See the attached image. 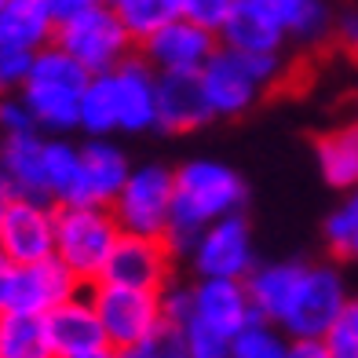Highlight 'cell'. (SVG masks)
Wrapping results in <instances>:
<instances>
[{
  "instance_id": "cell-1",
  "label": "cell",
  "mask_w": 358,
  "mask_h": 358,
  "mask_svg": "<svg viewBox=\"0 0 358 358\" xmlns=\"http://www.w3.org/2000/svg\"><path fill=\"white\" fill-rule=\"evenodd\" d=\"M241 205H245V183L231 165L205 157L187 161L183 169H176V198L165 241L176 252H187L208 223L238 213Z\"/></svg>"
},
{
  "instance_id": "cell-2",
  "label": "cell",
  "mask_w": 358,
  "mask_h": 358,
  "mask_svg": "<svg viewBox=\"0 0 358 358\" xmlns=\"http://www.w3.org/2000/svg\"><path fill=\"white\" fill-rule=\"evenodd\" d=\"M92 73L80 62L62 52L52 41L41 52H34V66H29L26 85L19 88L22 103L29 106L41 132H70L80 117V95H85Z\"/></svg>"
},
{
  "instance_id": "cell-3",
  "label": "cell",
  "mask_w": 358,
  "mask_h": 358,
  "mask_svg": "<svg viewBox=\"0 0 358 358\" xmlns=\"http://www.w3.org/2000/svg\"><path fill=\"white\" fill-rule=\"evenodd\" d=\"M278 77H282V52L259 55V52H234V48L220 44L216 55L201 70V85L216 117H238Z\"/></svg>"
},
{
  "instance_id": "cell-4",
  "label": "cell",
  "mask_w": 358,
  "mask_h": 358,
  "mask_svg": "<svg viewBox=\"0 0 358 358\" xmlns=\"http://www.w3.org/2000/svg\"><path fill=\"white\" fill-rule=\"evenodd\" d=\"M121 238L110 205H59L55 208V256L80 282H99Z\"/></svg>"
},
{
  "instance_id": "cell-5",
  "label": "cell",
  "mask_w": 358,
  "mask_h": 358,
  "mask_svg": "<svg viewBox=\"0 0 358 358\" xmlns=\"http://www.w3.org/2000/svg\"><path fill=\"white\" fill-rule=\"evenodd\" d=\"M88 300L95 315L103 322L106 344L110 348H136L143 340L157 336L165 329V292L150 289H132V285H113V282H95Z\"/></svg>"
},
{
  "instance_id": "cell-6",
  "label": "cell",
  "mask_w": 358,
  "mask_h": 358,
  "mask_svg": "<svg viewBox=\"0 0 358 358\" xmlns=\"http://www.w3.org/2000/svg\"><path fill=\"white\" fill-rule=\"evenodd\" d=\"M348 300L351 292H348L344 274L333 267L307 264L278 325L289 340H322L340 322Z\"/></svg>"
},
{
  "instance_id": "cell-7",
  "label": "cell",
  "mask_w": 358,
  "mask_h": 358,
  "mask_svg": "<svg viewBox=\"0 0 358 358\" xmlns=\"http://www.w3.org/2000/svg\"><path fill=\"white\" fill-rule=\"evenodd\" d=\"M172 198H176V172L161 165H139L128 172L124 187L110 201V213L124 234L165 238L172 220Z\"/></svg>"
},
{
  "instance_id": "cell-8",
  "label": "cell",
  "mask_w": 358,
  "mask_h": 358,
  "mask_svg": "<svg viewBox=\"0 0 358 358\" xmlns=\"http://www.w3.org/2000/svg\"><path fill=\"white\" fill-rule=\"evenodd\" d=\"M55 44L62 52H70L88 73H110L113 66H121V62L132 55L136 41L128 37L121 19L103 0V4L73 15L70 22H59L55 26Z\"/></svg>"
},
{
  "instance_id": "cell-9",
  "label": "cell",
  "mask_w": 358,
  "mask_h": 358,
  "mask_svg": "<svg viewBox=\"0 0 358 358\" xmlns=\"http://www.w3.org/2000/svg\"><path fill=\"white\" fill-rule=\"evenodd\" d=\"M194 271L198 278H249V271L256 267L252 256V227L245 216H223L216 223H208L198 234L190 249Z\"/></svg>"
},
{
  "instance_id": "cell-10",
  "label": "cell",
  "mask_w": 358,
  "mask_h": 358,
  "mask_svg": "<svg viewBox=\"0 0 358 358\" xmlns=\"http://www.w3.org/2000/svg\"><path fill=\"white\" fill-rule=\"evenodd\" d=\"M172 256H176V249L165 238H143V234H124L121 231L99 282L165 292L172 285Z\"/></svg>"
},
{
  "instance_id": "cell-11",
  "label": "cell",
  "mask_w": 358,
  "mask_h": 358,
  "mask_svg": "<svg viewBox=\"0 0 358 358\" xmlns=\"http://www.w3.org/2000/svg\"><path fill=\"white\" fill-rule=\"evenodd\" d=\"M0 252L19 267L55 256V208H52V201L15 198L0 213Z\"/></svg>"
},
{
  "instance_id": "cell-12",
  "label": "cell",
  "mask_w": 358,
  "mask_h": 358,
  "mask_svg": "<svg viewBox=\"0 0 358 358\" xmlns=\"http://www.w3.org/2000/svg\"><path fill=\"white\" fill-rule=\"evenodd\" d=\"M216 48H220V37L213 29L176 15L154 37L143 41V59L157 73H201L205 62L216 55Z\"/></svg>"
},
{
  "instance_id": "cell-13",
  "label": "cell",
  "mask_w": 358,
  "mask_h": 358,
  "mask_svg": "<svg viewBox=\"0 0 358 358\" xmlns=\"http://www.w3.org/2000/svg\"><path fill=\"white\" fill-rule=\"evenodd\" d=\"M113 103H117V132L157 128V70L146 59L128 55L110 70Z\"/></svg>"
},
{
  "instance_id": "cell-14",
  "label": "cell",
  "mask_w": 358,
  "mask_h": 358,
  "mask_svg": "<svg viewBox=\"0 0 358 358\" xmlns=\"http://www.w3.org/2000/svg\"><path fill=\"white\" fill-rule=\"evenodd\" d=\"M187 315L205 322L208 329H216L223 336H234L238 329H245V325L256 318L249 289H245L241 278H198V285H190Z\"/></svg>"
},
{
  "instance_id": "cell-15",
  "label": "cell",
  "mask_w": 358,
  "mask_h": 358,
  "mask_svg": "<svg viewBox=\"0 0 358 358\" xmlns=\"http://www.w3.org/2000/svg\"><path fill=\"white\" fill-rule=\"evenodd\" d=\"M80 292V278L62 264L59 256L37 259L15 271V289H11V311H29V315H48L59 303Z\"/></svg>"
},
{
  "instance_id": "cell-16",
  "label": "cell",
  "mask_w": 358,
  "mask_h": 358,
  "mask_svg": "<svg viewBox=\"0 0 358 358\" xmlns=\"http://www.w3.org/2000/svg\"><path fill=\"white\" fill-rule=\"evenodd\" d=\"M216 113L208 106L201 73H157V128L161 132H198Z\"/></svg>"
},
{
  "instance_id": "cell-17",
  "label": "cell",
  "mask_w": 358,
  "mask_h": 358,
  "mask_svg": "<svg viewBox=\"0 0 358 358\" xmlns=\"http://www.w3.org/2000/svg\"><path fill=\"white\" fill-rule=\"evenodd\" d=\"M128 157L117 143L110 139H88L80 146V176H77V194L70 205H110L117 198V190L124 187Z\"/></svg>"
},
{
  "instance_id": "cell-18",
  "label": "cell",
  "mask_w": 358,
  "mask_h": 358,
  "mask_svg": "<svg viewBox=\"0 0 358 358\" xmlns=\"http://www.w3.org/2000/svg\"><path fill=\"white\" fill-rule=\"evenodd\" d=\"M48 322V336H52V348L55 358H73V355H85L95 348H106V333H103V322L95 315V307L88 296H70L66 303H59L55 311L44 315Z\"/></svg>"
},
{
  "instance_id": "cell-19",
  "label": "cell",
  "mask_w": 358,
  "mask_h": 358,
  "mask_svg": "<svg viewBox=\"0 0 358 358\" xmlns=\"http://www.w3.org/2000/svg\"><path fill=\"white\" fill-rule=\"evenodd\" d=\"M285 29L274 19V11L267 0H238V8L231 11V19L220 29V44L234 48V52H282L285 48Z\"/></svg>"
},
{
  "instance_id": "cell-20",
  "label": "cell",
  "mask_w": 358,
  "mask_h": 358,
  "mask_svg": "<svg viewBox=\"0 0 358 358\" xmlns=\"http://www.w3.org/2000/svg\"><path fill=\"white\" fill-rule=\"evenodd\" d=\"M0 169L11 179L19 198H48V176H44V136L41 132H22V136H4L0 146Z\"/></svg>"
},
{
  "instance_id": "cell-21",
  "label": "cell",
  "mask_w": 358,
  "mask_h": 358,
  "mask_svg": "<svg viewBox=\"0 0 358 358\" xmlns=\"http://www.w3.org/2000/svg\"><path fill=\"white\" fill-rule=\"evenodd\" d=\"M303 267L307 264H292V259L252 267L249 278H245L249 300H252V315L278 325L282 315H285V307H289V300H292V292H296V282H300Z\"/></svg>"
},
{
  "instance_id": "cell-22",
  "label": "cell",
  "mask_w": 358,
  "mask_h": 358,
  "mask_svg": "<svg viewBox=\"0 0 358 358\" xmlns=\"http://www.w3.org/2000/svg\"><path fill=\"white\" fill-rule=\"evenodd\" d=\"M55 41V22L44 0H4L0 4V48L41 52Z\"/></svg>"
},
{
  "instance_id": "cell-23",
  "label": "cell",
  "mask_w": 358,
  "mask_h": 358,
  "mask_svg": "<svg viewBox=\"0 0 358 358\" xmlns=\"http://www.w3.org/2000/svg\"><path fill=\"white\" fill-rule=\"evenodd\" d=\"M0 358H55L44 315L0 311Z\"/></svg>"
},
{
  "instance_id": "cell-24",
  "label": "cell",
  "mask_w": 358,
  "mask_h": 358,
  "mask_svg": "<svg viewBox=\"0 0 358 358\" xmlns=\"http://www.w3.org/2000/svg\"><path fill=\"white\" fill-rule=\"evenodd\" d=\"M315 157L322 179L336 190H355L358 187V128H340L315 139Z\"/></svg>"
},
{
  "instance_id": "cell-25",
  "label": "cell",
  "mask_w": 358,
  "mask_h": 358,
  "mask_svg": "<svg viewBox=\"0 0 358 358\" xmlns=\"http://www.w3.org/2000/svg\"><path fill=\"white\" fill-rule=\"evenodd\" d=\"M77 128H85L88 139H110V132H117V103H113L110 73H92L85 95H80Z\"/></svg>"
},
{
  "instance_id": "cell-26",
  "label": "cell",
  "mask_w": 358,
  "mask_h": 358,
  "mask_svg": "<svg viewBox=\"0 0 358 358\" xmlns=\"http://www.w3.org/2000/svg\"><path fill=\"white\" fill-rule=\"evenodd\" d=\"M44 176H48V198L70 205L80 176V146L66 139H44Z\"/></svg>"
},
{
  "instance_id": "cell-27",
  "label": "cell",
  "mask_w": 358,
  "mask_h": 358,
  "mask_svg": "<svg viewBox=\"0 0 358 358\" xmlns=\"http://www.w3.org/2000/svg\"><path fill=\"white\" fill-rule=\"evenodd\" d=\"M106 8L121 19L128 29V37L143 44L146 37H154L165 22L176 19V0H106Z\"/></svg>"
},
{
  "instance_id": "cell-28",
  "label": "cell",
  "mask_w": 358,
  "mask_h": 358,
  "mask_svg": "<svg viewBox=\"0 0 358 358\" xmlns=\"http://www.w3.org/2000/svg\"><path fill=\"white\" fill-rule=\"evenodd\" d=\"M289 355V336L282 325L252 318L245 329L231 336V358H285Z\"/></svg>"
},
{
  "instance_id": "cell-29",
  "label": "cell",
  "mask_w": 358,
  "mask_h": 358,
  "mask_svg": "<svg viewBox=\"0 0 358 358\" xmlns=\"http://www.w3.org/2000/svg\"><path fill=\"white\" fill-rule=\"evenodd\" d=\"M172 329L179 333V340H183L187 358H231V336L208 329V325L198 322V318L187 315V318L172 322Z\"/></svg>"
},
{
  "instance_id": "cell-30",
  "label": "cell",
  "mask_w": 358,
  "mask_h": 358,
  "mask_svg": "<svg viewBox=\"0 0 358 358\" xmlns=\"http://www.w3.org/2000/svg\"><path fill=\"white\" fill-rule=\"evenodd\" d=\"M355 234H358V187L333 208L329 220H325V241H329L333 252L348 256V245H351Z\"/></svg>"
},
{
  "instance_id": "cell-31",
  "label": "cell",
  "mask_w": 358,
  "mask_h": 358,
  "mask_svg": "<svg viewBox=\"0 0 358 358\" xmlns=\"http://www.w3.org/2000/svg\"><path fill=\"white\" fill-rule=\"evenodd\" d=\"M234 8H238V0H176V11L183 15V19L213 29L216 37H220V29H223L227 19H231Z\"/></svg>"
},
{
  "instance_id": "cell-32",
  "label": "cell",
  "mask_w": 358,
  "mask_h": 358,
  "mask_svg": "<svg viewBox=\"0 0 358 358\" xmlns=\"http://www.w3.org/2000/svg\"><path fill=\"white\" fill-rule=\"evenodd\" d=\"M117 358H187V351H183V340H179V333L165 322V329H161L157 336L143 340V344H136V348L117 351Z\"/></svg>"
},
{
  "instance_id": "cell-33",
  "label": "cell",
  "mask_w": 358,
  "mask_h": 358,
  "mask_svg": "<svg viewBox=\"0 0 358 358\" xmlns=\"http://www.w3.org/2000/svg\"><path fill=\"white\" fill-rule=\"evenodd\" d=\"M34 66V52H22V48H0V95L19 92L29 77Z\"/></svg>"
},
{
  "instance_id": "cell-34",
  "label": "cell",
  "mask_w": 358,
  "mask_h": 358,
  "mask_svg": "<svg viewBox=\"0 0 358 358\" xmlns=\"http://www.w3.org/2000/svg\"><path fill=\"white\" fill-rule=\"evenodd\" d=\"M0 132L4 136H22V132H41L22 95H0Z\"/></svg>"
},
{
  "instance_id": "cell-35",
  "label": "cell",
  "mask_w": 358,
  "mask_h": 358,
  "mask_svg": "<svg viewBox=\"0 0 358 358\" xmlns=\"http://www.w3.org/2000/svg\"><path fill=\"white\" fill-rule=\"evenodd\" d=\"M333 37L351 59H358V8H348L340 19H333Z\"/></svg>"
},
{
  "instance_id": "cell-36",
  "label": "cell",
  "mask_w": 358,
  "mask_h": 358,
  "mask_svg": "<svg viewBox=\"0 0 358 358\" xmlns=\"http://www.w3.org/2000/svg\"><path fill=\"white\" fill-rule=\"evenodd\" d=\"M322 340H325V348H329L333 358H358V340L351 336V329H348L344 322H336Z\"/></svg>"
},
{
  "instance_id": "cell-37",
  "label": "cell",
  "mask_w": 358,
  "mask_h": 358,
  "mask_svg": "<svg viewBox=\"0 0 358 358\" xmlns=\"http://www.w3.org/2000/svg\"><path fill=\"white\" fill-rule=\"evenodd\" d=\"M95 4H103V0H44V8H48V15H52L55 26H59V22H70L73 15L88 11V8H95Z\"/></svg>"
},
{
  "instance_id": "cell-38",
  "label": "cell",
  "mask_w": 358,
  "mask_h": 358,
  "mask_svg": "<svg viewBox=\"0 0 358 358\" xmlns=\"http://www.w3.org/2000/svg\"><path fill=\"white\" fill-rule=\"evenodd\" d=\"M285 358H333L325 340H289V355Z\"/></svg>"
},
{
  "instance_id": "cell-39",
  "label": "cell",
  "mask_w": 358,
  "mask_h": 358,
  "mask_svg": "<svg viewBox=\"0 0 358 358\" xmlns=\"http://www.w3.org/2000/svg\"><path fill=\"white\" fill-rule=\"evenodd\" d=\"M15 271H19V264H11V259H8L4 252H0V311H8V303H11Z\"/></svg>"
},
{
  "instance_id": "cell-40",
  "label": "cell",
  "mask_w": 358,
  "mask_h": 358,
  "mask_svg": "<svg viewBox=\"0 0 358 358\" xmlns=\"http://www.w3.org/2000/svg\"><path fill=\"white\" fill-rule=\"evenodd\" d=\"M340 322H344L348 329H351V336L358 340V296L348 300V307H344V315H340Z\"/></svg>"
},
{
  "instance_id": "cell-41",
  "label": "cell",
  "mask_w": 358,
  "mask_h": 358,
  "mask_svg": "<svg viewBox=\"0 0 358 358\" xmlns=\"http://www.w3.org/2000/svg\"><path fill=\"white\" fill-rule=\"evenodd\" d=\"M19 198V194H15V187H11V179L4 176V169H0V213H4V208Z\"/></svg>"
},
{
  "instance_id": "cell-42",
  "label": "cell",
  "mask_w": 358,
  "mask_h": 358,
  "mask_svg": "<svg viewBox=\"0 0 358 358\" xmlns=\"http://www.w3.org/2000/svg\"><path fill=\"white\" fill-rule=\"evenodd\" d=\"M73 358H117V348H95V351H85V355H73Z\"/></svg>"
},
{
  "instance_id": "cell-43",
  "label": "cell",
  "mask_w": 358,
  "mask_h": 358,
  "mask_svg": "<svg viewBox=\"0 0 358 358\" xmlns=\"http://www.w3.org/2000/svg\"><path fill=\"white\" fill-rule=\"evenodd\" d=\"M348 256H351V259H355V264H358V234L351 238V245H348Z\"/></svg>"
},
{
  "instance_id": "cell-44",
  "label": "cell",
  "mask_w": 358,
  "mask_h": 358,
  "mask_svg": "<svg viewBox=\"0 0 358 358\" xmlns=\"http://www.w3.org/2000/svg\"><path fill=\"white\" fill-rule=\"evenodd\" d=\"M355 128H358V124H355Z\"/></svg>"
}]
</instances>
